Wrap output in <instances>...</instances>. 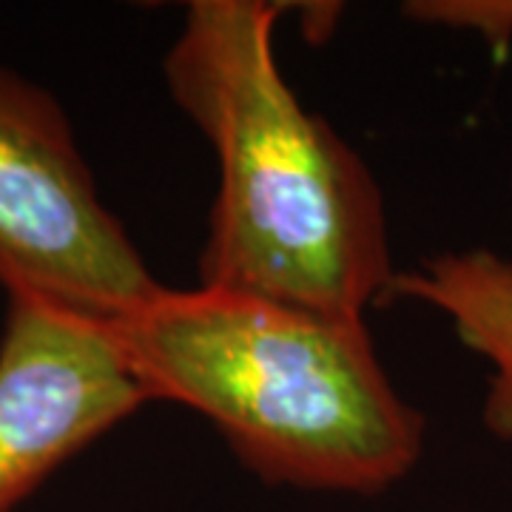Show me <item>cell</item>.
Segmentation results:
<instances>
[{
	"instance_id": "6da1fadb",
	"label": "cell",
	"mask_w": 512,
	"mask_h": 512,
	"mask_svg": "<svg viewBox=\"0 0 512 512\" xmlns=\"http://www.w3.org/2000/svg\"><path fill=\"white\" fill-rule=\"evenodd\" d=\"M285 9L191 0L163 57L174 106L217 157L200 285L365 319L399 274L384 194L359 151L279 69Z\"/></svg>"
},
{
	"instance_id": "277c9868",
	"label": "cell",
	"mask_w": 512,
	"mask_h": 512,
	"mask_svg": "<svg viewBox=\"0 0 512 512\" xmlns=\"http://www.w3.org/2000/svg\"><path fill=\"white\" fill-rule=\"evenodd\" d=\"M148 396L109 330L29 296H6L0 333V512L32 495Z\"/></svg>"
},
{
	"instance_id": "5b68a950",
	"label": "cell",
	"mask_w": 512,
	"mask_h": 512,
	"mask_svg": "<svg viewBox=\"0 0 512 512\" xmlns=\"http://www.w3.org/2000/svg\"><path fill=\"white\" fill-rule=\"evenodd\" d=\"M413 299L450 319L456 339L490 365L484 427L512 444V259L490 248L447 251L399 271L387 302Z\"/></svg>"
},
{
	"instance_id": "3957f363",
	"label": "cell",
	"mask_w": 512,
	"mask_h": 512,
	"mask_svg": "<svg viewBox=\"0 0 512 512\" xmlns=\"http://www.w3.org/2000/svg\"><path fill=\"white\" fill-rule=\"evenodd\" d=\"M0 288L111 325L163 282L100 188L55 94L0 66Z\"/></svg>"
},
{
	"instance_id": "7a4b0ae2",
	"label": "cell",
	"mask_w": 512,
	"mask_h": 512,
	"mask_svg": "<svg viewBox=\"0 0 512 512\" xmlns=\"http://www.w3.org/2000/svg\"><path fill=\"white\" fill-rule=\"evenodd\" d=\"M148 402L211 421L245 470L302 493L376 495L424 450L367 319L228 288H168L103 325Z\"/></svg>"
}]
</instances>
